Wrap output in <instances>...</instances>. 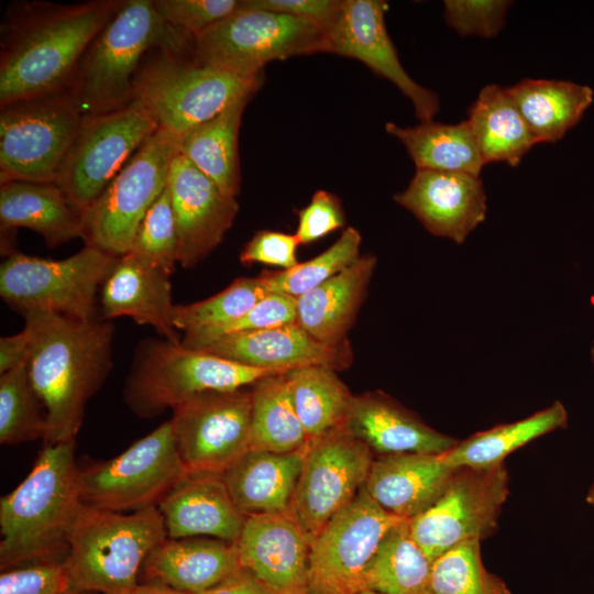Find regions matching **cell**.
Here are the masks:
<instances>
[{
	"label": "cell",
	"mask_w": 594,
	"mask_h": 594,
	"mask_svg": "<svg viewBox=\"0 0 594 594\" xmlns=\"http://www.w3.org/2000/svg\"><path fill=\"white\" fill-rule=\"evenodd\" d=\"M469 125L484 164L504 162L517 166L536 144L507 89L486 85L468 111Z\"/></svg>",
	"instance_id": "1f68e13d"
},
{
	"label": "cell",
	"mask_w": 594,
	"mask_h": 594,
	"mask_svg": "<svg viewBox=\"0 0 594 594\" xmlns=\"http://www.w3.org/2000/svg\"><path fill=\"white\" fill-rule=\"evenodd\" d=\"M455 470L444 463L440 455L377 457L365 488L383 509L411 519L437 501Z\"/></svg>",
	"instance_id": "4316f807"
},
{
	"label": "cell",
	"mask_w": 594,
	"mask_h": 594,
	"mask_svg": "<svg viewBox=\"0 0 594 594\" xmlns=\"http://www.w3.org/2000/svg\"><path fill=\"white\" fill-rule=\"evenodd\" d=\"M480 543L465 541L432 561V594H510L502 579L484 565Z\"/></svg>",
	"instance_id": "b9f144b4"
},
{
	"label": "cell",
	"mask_w": 594,
	"mask_h": 594,
	"mask_svg": "<svg viewBox=\"0 0 594 594\" xmlns=\"http://www.w3.org/2000/svg\"><path fill=\"white\" fill-rule=\"evenodd\" d=\"M64 594H100L95 592H65Z\"/></svg>",
	"instance_id": "9f6ffc18"
},
{
	"label": "cell",
	"mask_w": 594,
	"mask_h": 594,
	"mask_svg": "<svg viewBox=\"0 0 594 594\" xmlns=\"http://www.w3.org/2000/svg\"><path fill=\"white\" fill-rule=\"evenodd\" d=\"M394 200L436 237L461 244L486 218V194L477 175L417 169Z\"/></svg>",
	"instance_id": "44dd1931"
},
{
	"label": "cell",
	"mask_w": 594,
	"mask_h": 594,
	"mask_svg": "<svg viewBox=\"0 0 594 594\" xmlns=\"http://www.w3.org/2000/svg\"><path fill=\"white\" fill-rule=\"evenodd\" d=\"M510 6L504 0H448L444 1L447 24L461 36L495 37L505 23Z\"/></svg>",
	"instance_id": "bcb514c9"
},
{
	"label": "cell",
	"mask_w": 594,
	"mask_h": 594,
	"mask_svg": "<svg viewBox=\"0 0 594 594\" xmlns=\"http://www.w3.org/2000/svg\"><path fill=\"white\" fill-rule=\"evenodd\" d=\"M586 502L594 507V481L588 488L587 495H586Z\"/></svg>",
	"instance_id": "11a10c76"
},
{
	"label": "cell",
	"mask_w": 594,
	"mask_h": 594,
	"mask_svg": "<svg viewBox=\"0 0 594 594\" xmlns=\"http://www.w3.org/2000/svg\"><path fill=\"white\" fill-rule=\"evenodd\" d=\"M429 594H432V593H429Z\"/></svg>",
	"instance_id": "91938a15"
},
{
	"label": "cell",
	"mask_w": 594,
	"mask_h": 594,
	"mask_svg": "<svg viewBox=\"0 0 594 594\" xmlns=\"http://www.w3.org/2000/svg\"><path fill=\"white\" fill-rule=\"evenodd\" d=\"M195 349L244 365L282 372L307 365H324L339 372L353 362L349 341L323 343L297 322L224 334Z\"/></svg>",
	"instance_id": "7402d4cb"
},
{
	"label": "cell",
	"mask_w": 594,
	"mask_h": 594,
	"mask_svg": "<svg viewBox=\"0 0 594 594\" xmlns=\"http://www.w3.org/2000/svg\"><path fill=\"white\" fill-rule=\"evenodd\" d=\"M161 19L190 36L242 8V0H153Z\"/></svg>",
	"instance_id": "f6af8a7d"
},
{
	"label": "cell",
	"mask_w": 594,
	"mask_h": 594,
	"mask_svg": "<svg viewBox=\"0 0 594 594\" xmlns=\"http://www.w3.org/2000/svg\"><path fill=\"white\" fill-rule=\"evenodd\" d=\"M167 188L176 227L177 263L193 268L221 243L239 204L179 153L172 162Z\"/></svg>",
	"instance_id": "d6986e66"
},
{
	"label": "cell",
	"mask_w": 594,
	"mask_h": 594,
	"mask_svg": "<svg viewBox=\"0 0 594 594\" xmlns=\"http://www.w3.org/2000/svg\"><path fill=\"white\" fill-rule=\"evenodd\" d=\"M30 380L28 360L0 374V442L16 446L45 439L46 414Z\"/></svg>",
	"instance_id": "f35d334b"
},
{
	"label": "cell",
	"mask_w": 594,
	"mask_h": 594,
	"mask_svg": "<svg viewBox=\"0 0 594 594\" xmlns=\"http://www.w3.org/2000/svg\"><path fill=\"white\" fill-rule=\"evenodd\" d=\"M299 241L295 234L280 231H257L240 253L242 264H265L288 270L297 265Z\"/></svg>",
	"instance_id": "681fc988"
},
{
	"label": "cell",
	"mask_w": 594,
	"mask_h": 594,
	"mask_svg": "<svg viewBox=\"0 0 594 594\" xmlns=\"http://www.w3.org/2000/svg\"><path fill=\"white\" fill-rule=\"evenodd\" d=\"M122 2L16 6L1 25L0 106L68 89L86 50Z\"/></svg>",
	"instance_id": "6da1fadb"
},
{
	"label": "cell",
	"mask_w": 594,
	"mask_h": 594,
	"mask_svg": "<svg viewBox=\"0 0 594 594\" xmlns=\"http://www.w3.org/2000/svg\"><path fill=\"white\" fill-rule=\"evenodd\" d=\"M0 223L4 231L30 229L50 248L84 239L81 213L55 183H1Z\"/></svg>",
	"instance_id": "f546056e"
},
{
	"label": "cell",
	"mask_w": 594,
	"mask_h": 594,
	"mask_svg": "<svg viewBox=\"0 0 594 594\" xmlns=\"http://www.w3.org/2000/svg\"><path fill=\"white\" fill-rule=\"evenodd\" d=\"M385 130L402 142L417 169L480 176L485 165L466 120L457 124L431 120L414 127L387 122Z\"/></svg>",
	"instance_id": "836d02e7"
},
{
	"label": "cell",
	"mask_w": 594,
	"mask_h": 594,
	"mask_svg": "<svg viewBox=\"0 0 594 594\" xmlns=\"http://www.w3.org/2000/svg\"><path fill=\"white\" fill-rule=\"evenodd\" d=\"M157 129L135 100L119 110L82 116L54 183L82 215Z\"/></svg>",
	"instance_id": "7c38bea8"
},
{
	"label": "cell",
	"mask_w": 594,
	"mask_h": 594,
	"mask_svg": "<svg viewBox=\"0 0 594 594\" xmlns=\"http://www.w3.org/2000/svg\"><path fill=\"white\" fill-rule=\"evenodd\" d=\"M356 594H381V593H377V592H374V591H361Z\"/></svg>",
	"instance_id": "6f0895ef"
},
{
	"label": "cell",
	"mask_w": 594,
	"mask_h": 594,
	"mask_svg": "<svg viewBox=\"0 0 594 594\" xmlns=\"http://www.w3.org/2000/svg\"><path fill=\"white\" fill-rule=\"evenodd\" d=\"M186 473L169 419L118 457L81 469L84 503L119 513L157 507Z\"/></svg>",
	"instance_id": "4fadbf2b"
},
{
	"label": "cell",
	"mask_w": 594,
	"mask_h": 594,
	"mask_svg": "<svg viewBox=\"0 0 594 594\" xmlns=\"http://www.w3.org/2000/svg\"><path fill=\"white\" fill-rule=\"evenodd\" d=\"M119 256L86 244L63 260L12 251L0 266V295L20 314L40 310L91 320L96 297Z\"/></svg>",
	"instance_id": "9c48e42d"
},
{
	"label": "cell",
	"mask_w": 594,
	"mask_h": 594,
	"mask_svg": "<svg viewBox=\"0 0 594 594\" xmlns=\"http://www.w3.org/2000/svg\"><path fill=\"white\" fill-rule=\"evenodd\" d=\"M506 89L538 143L562 139L594 96L588 86L553 79H524Z\"/></svg>",
	"instance_id": "d6a6232c"
},
{
	"label": "cell",
	"mask_w": 594,
	"mask_h": 594,
	"mask_svg": "<svg viewBox=\"0 0 594 594\" xmlns=\"http://www.w3.org/2000/svg\"><path fill=\"white\" fill-rule=\"evenodd\" d=\"M568 413L564 405L556 400L549 407L531 416L495 426L458 441L449 451L440 454L452 468L490 469L504 463V459L530 441L565 428Z\"/></svg>",
	"instance_id": "e575fe53"
},
{
	"label": "cell",
	"mask_w": 594,
	"mask_h": 594,
	"mask_svg": "<svg viewBox=\"0 0 594 594\" xmlns=\"http://www.w3.org/2000/svg\"><path fill=\"white\" fill-rule=\"evenodd\" d=\"M432 561L411 535L409 519L393 526L366 565L361 591L429 594Z\"/></svg>",
	"instance_id": "d590c367"
},
{
	"label": "cell",
	"mask_w": 594,
	"mask_h": 594,
	"mask_svg": "<svg viewBox=\"0 0 594 594\" xmlns=\"http://www.w3.org/2000/svg\"><path fill=\"white\" fill-rule=\"evenodd\" d=\"M251 389L198 394L174 409L177 449L187 472L223 474L251 449Z\"/></svg>",
	"instance_id": "e0dca14e"
},
{
	"label": "cell",
	"mask_w": 594,
	"mask_h": 594,
	"mask_svg": "<svg viewBox=\"0 0 594 594\" xmlns=\"http://www.w3.org/2000/svg\"><path fill=\"white\" fill-rule=\"evenodd\" d=\"M508 493L504 463L490 469L457 468L437 501L409 519L411 535L433 561L460 543L491 536Z\"/></svg>",
	"instance_id": "9a60e30c"
},
{
	"label": "cell",
	"mask_w": 594,
	"mask_h": 594,
	"mask_svg": "<svg viewBox=\"0 0 594 594\" xmlns=\"http://www.w3.org/2000/svg\"><path fill=\"white\" fill-rule=\"evenodd\" d=\"M342 0H243L245 8L262 9L308 19L329 29Z\"/></svg>",
	"instance_id": "f907efd6"
},
{
	"label": "cell",
	"mask_w": 594,
	"mask_h": 594,
	"mask_svg": "<svg viewBox=\"0 0 594 594\" xmlns=\"http://www.w3.org/2000/svg\"><path fill=\"white\" fill-rule=\"evenodd\" d=\"M191 38L167 25L153 0H123L86 50L67 90L82 116L124 108L133 101V81L145 53L160 46L180 55Z\"/></svg>",
	"instance_id": "277c9868"
},
{
	"label": "cell",
	"mask_w": 594,
	"mask_h": 594,
	"mask_svg": "<svg viewBox=\"0 0 594 594\" xmlns=\"http://www.w3.org/2000/svg\"><path fill=\"white\" fill-rule=\"evenodd\" d=\"M263 79L264 74L240 76L163 51L140 67L133 81V100L144 107L158 128L179 138L237 100L254 96Z\"/></svg>",
	"instance_id": "52a82bcc"
},
{
	"label": "cell",
	"mask_w": 594,
	"mask_h": 594,
	"mask_svg": "<svg viewBox=\"0 0 594 594\" xmlns=\"http://www.w3.org/2000/svg\"><path fill=\"white\" fill-rule=\"evenodd\" d=\"M308 444L289 453L250 449L223 474L228 491L245 515L288 512Z\"/></svg>",
	"instance_id": "f1b7e54d"
},
{
	"label": "cell",
	"mask_w": 594,
	"mask_h": 594,
	"mask_svg": "<svg viewBox=\"0 0 594 594\" xmlns=\"http://www.w3.org/2000/svg\"><path fill=\"white\" fill-rule=\"evenodd\" d=\"M178 138L158 128L81 215L84 239L116 256L127 254L146 212L166 187Z\"/></svg>",
	"instance_id": "30bf717a"
},
{
	"label": "cell",
	"mask_w": 594,
	"mask_h": 594,
	"mask_svg": "<svg viewBox=\"0 0 594 594\" xmlns=\"http://www.w3.org/2000/svg\"><path fill=\"white\" fill-rule=\"evenodd\" d=\"M191 59L230 73L263 75L268 62L329 52L327 29L289 14L242 8L195 34Z\"/></svg>",
	"instance_id": "ba28073f"
},
{
	"label": "cell",
	"mask_w": 594,
	"mask_h": 594,
	"mask_svg": "<svg viewBox=\"0 0 594 594\" xmlns=\"http://www.w3.org/2000/svg\"><path fill=\"white\" fill-rule=\"evenodd\" d=\"M404 520L383 509L365 485L311 543L307 594H356L385 534Z\"/></svg>",
	"instance_id": "2e32d148"
},
{
	"label": "cell",
	"mask_w": 594,
	"mask_h": 594,
	"mask_svg": "<svg viewBox=\"0 0 594 594\" xmlns=\"http://www.w3.org/2000/svg\"><path fill=\"white\" fill-rule=\"evenodd\" d=\"M251 449L289 453L309 439L297 416L286 373L267 376L251 388Z\"/></svg>",
	"instance_id": "74e56055"
},
{
	"label": "cell",
	"mask_w": 594,
	"mask_h": 594,
	"mask_svg": "<svg viewBox=\"0 0 594 594\" xmlns=\"http://www.w3.org/2000/svg\"><path fill=\"white\" fill-rule=\"evenodd\" d=\"M286 378L309 441L344 422L353 394L338 376V371L324 365H307L286 372Z\"/></svg>",
	"instance_id": "8d00e7d4"
},
{
	"label": "cell",
	"mask_w": 594,
	"mask_h": 594,
	"mask_svg": "<svg viewBox=\"0 0 594 594\" xmlns=\"http://www.w3.org/2000/svg\"><path fill=\"white\" fill-rule=\"evenodd\" d=\"M81 118L67 89L1 107V183H54Z\"/></svg>",
	"instance_id": "8fae6325"
},
{
	"label": "cell",
	"mask_w": 594,
	"mask_h": 594,
	"mask_svg": "<svg viewBox=\"0 0 594 594\" xmlns=\"http://www.w3.org/2000/svg\"><path fill=\"white\" fill-rule=\"evenodd\" d=\"M376 257L361 255L323 284L297 298L296 322L317 340L340 344L355 322L376 267Z\"/></svg>",
	"instance_id": "83f0119b"
},
{
	"label": "cell",
	"mask_w": 594,
	"mask_h": 594,
	"mask_svg": "<svg viewBox=\"0 0 594 594\" xmlns=\"http://www.w3.org/2000/svg\"><path fill=\"white\" fill-rule=\"evenodd\" d=\"M84 504L75 439L45 444L28 476L0 499L1 571L64 562Z\"/></svg>",
	"instance_id": "3957f363"
},
{
	"label": "cell",
	"mask_w": 594,
	"mask_h": 594,
	"mask_svg": "<svg viewBox=\"0 0 594 594\" xmlns=\"http://www.w3.org/2000/svg\"><path fill=\"white\" fill-rule=\"evenodd\" d=\"M286 372L257 369L166 339H144L135 349L123 398L141 418L173 410L211 391H237Z\"/></svg>",
	"instance_id": "8992f818"
},
{
	"label": "cell",
	"mask_w": 594,
	"mask_h": 594,
	"mask_svg": "<svg viewBox=\"0 0 594 594\" xmlns=\"http://www.w3.org/2000/svg\"><path fill=\"white\" fill-rule=\"evenodd\" d=\"M344 425L374 454L440 455L458 439L425 424L384 393L353 395Z\"/></svg>",
	"instance_id": "d4e9b609"
},
{
	"label": "cell",
	"mask_w": 594,
	"mask_h": 594,
	"mask_svg": "<svg viewBox=\"0 0 594 594\" xmlns=\"http://www.w3.org/2000/svg\"><path fill=\"white\" fill-rule=\"evenodd\" d=\"M103 320L130 317L136 323L151 326L161 338L182 343L174 326L170 274L128 252L100 288Z\"/></svg>",
	"instance_id": "cb8c5ba5"
},
{
	"label": "cell",
	"mask_w": 594,
	"mask_h": 594,
	"mask_svg": "<svg viewBox=\"0 0 594 594\" xmlns=\"http://www.w3.org/2000/svg\"><path fill=\"white\" fill-rule=\"evenodd\" d=\"M63 562H38L3 570L0 594H64Z\"/></svg>",
	"instance_id": "7dc6e473"
},
{
	"label": "cell",
	"mask_w": 594,
	"mask_h": 594,
	"mask_svg": "<svg viewBox=\"0 0 594 594\" xmlns=\"http://www.w3.org/2000/svg\"><path fill=\"white\" fill-rule=\"evenodd\" d=\"M268 294L261 276L239 277L216 295L186 305H175L174 326L178 331H207L245 315Z\"/></svg>",
	"instance_id": "60d3db41"
},
{
	"label": "cell",
	"mask_w": 594,
	"mask_h": 594,
	"mask_svg": "<svg viewBox=\"0 0 594 594\" xmlns=\"http://www.w3.org/2000/svg\"><path fill=\"white\" fill-rule=\"evenodd\" d=\"M375 458L344 422L309 441L287 513L310 543L365 485Z\"/></svg>",
	"instance_id": "5bb4252c"
},
{
	"label": "cell",
	"mask_w": 594,
	"mask_h": 594,
	"mask_svg": "<svg viewBox=\"0 0 594 594\" xmlns=\"http://www.w3.org/2000/svg\"><path fill=\"white\" fill-rule=\"evenodd\" d=\"M167 538L158 507L119 513L82 504L68 538L66 592L128 594L148 553Z\"/></svg>",
	"instance_id": "5b68a950"
},
{
	"label": "cell",
	"mask_w": 594,
	"mask_h": 594,
	"mask_svg": "<svg viewBox=\"0 0 594 594\" xmlns=\"http://www.w3.org/2000/svg\"><path fill=\"white\" fill-rule=\"evenodd\" d=\"M252 97L237 100L215 118L178 138V153L232 198H237L241 185L239 131Z\"/></svg>",
	"instance_id": "4dcf8cb0"
},
{
	"label": "cell",
	"mask_w": 594,
	"mask_h": 594,
	"mask_svg": "<svg viewBox=\"0 0 594 594\" xmlns=\"http://www.w3.org/2000/svg\"><path fill=\"white\" fill-rule=\"evenodd\" d=\"M297 213L298 227L295 235L300 245L316 242L345 224L340 199L324 189L317 190L310 202Z\"/></svg>",
	"instance_id": "c3c4849f"
},
{
	"label": "cell",
	"mask_w": 594,
	"mask_h": 594,
	"mask_svg": "<svg viewBox=\"0 0 594 594\" xmlns=\"http://www.w3.org/2000/svg\"><path fill=\"white\" fill-rule=\"evenodd\" d=\"M129 252L170 275L174 273L177 235L167 184L142 220Z\"/></svg>",
	"instance_id": "7bdbcfd3"
},
{
	"label": "cell",
	"mask_w": 594,
	"mask_h": 594,
	"mask_svg": "<svg viewBox=\"0 0 594 594\" xmlns=\"http://www.w3.org/2000/svg\"><path fill=\"white\" fill-rule=\"evenodd\" d=\"M128 594H189L156 583H139Z\"/></svg>",
	"instance_id": "db71d44e"
},
{
	"label": "cell",
	"mask_w": 594,
	"mask_h": 594,
	"mask_svg": "<svg viewBox=\"0 0 594 594\" xmlns=\"http://www.w3.org/2000/svg\"><path fill=\"white\" fill-rule=\"evenodd\" d=\"M235 543L240 566L272 594H307L311 543L288 513L246 516Z\"/></svg>",
	"instance_id": "ffe728a7"
},
{
	"label": "cell",
	"mask_w": 594,
	"mask_h": 594,
	"mask_svg": "<svg viewBox=\"0 0 594 594\" xmlns=\"http://www.w3.org/2000/svg\"><path fill=\"white\" fill-rule=\"evenodd\" d=\"M167 538L208 537L237 542L246 516L222 474L187 472L158 504Z\"/></svg>",
	"instance_id": "603a6c76"
},
{
	"label": "cell",
	"mask_w": 594,
	"mask_h": 594,
	"mask_svg": "<svg viewBox=\"0 0 594 594\" xmlns=\"http://www.w3.org/2000/svg\"><path fill=\"white\" fill-rule=\"evenodd\" d=\"M297 298L280 294L268 293L245 315L227 324L198 332H186L182 337V344L195 349L215 338L267 329L296 322Z\"/></svg>",
	"instance_id": "ee69618b"
},
{
	"label": "cell",
	"mask_w": 594,
	"mask_h": 594,
	"mask_svg": "<svg viewBox=\"0 0 594 594\" xmlns=\"http://www.w3.org/2000/svg\"><path fill=\"white\" fill-rule=\"evenodd\" d=\"M387 2L342 0L328 29L329 52L354 58L373 73L393 82L414 105L421 122L431 121L440 110L437 94L415 81L404 69L385 24Z\"/></svg>",
	"instance_id": "ac0fdd59"
},
{
	"label": "cell",
	"mask_w": 594,
	"mask_h": 594,
	"mask_svg": "<svg viewBox=\"0 0 594 594\" xmlns=\"http://www.w3.org/2000/svg\"><path fill=\"white\" fill-rule=\"evenodd\" d=\"M591 356H592V362H593V366H594V342H593V345H592V349H591Z\"/></svg>",
	"instance_id": "680465c9"
},
{
	"label": "cell",
	"mask_w": 594,
	"mask_h": 594,
	"mask_svg": "<svg viewBox=\"0 0 594 594\" xmlns=\"http://www.w3.org/2000/svg\"><path fill=\"white\" fill-rule=\"evenodd\" d=\"M32 336L28 370L47 421L45 444L76 438L88 400L112 369L114 326L48 311L23 314Z\"/></svg>",
	"instance_id": "7a4b0ae2"
},
{
	"label": "cell",
	"mask_w": 594,
	"mask_h": 594,
	"mask_svg": "<svg viewBox=\"0 0 594 594\" xmlns=\"http://www.w3.org/2000/svg\"><path fill=\"white\" fill-rule=\"evenodd\" d=\"M197 594H272L251 572L240 568L217 585Z\"/></svg>",
	"instance_id": "f5cc1de1"
},
{
	"label": "cell",
	"mask_w": 594,
	"mask_h": 594,
	"mask_svg": "<svg viewBox=\"0 0 594 594\" xmlns=\"http://www.w3.org/2000/svg\"><path fill=\"white\" fill-rule=\"evenodd\" d=\"M31 345L32 336L26 326L15 334L2 337L0 339V374L26 361L30 355Z\"/></svg>",
	"instance_id": "816d5d0a"
},
{
	"label": "cell",
	"mask_w": 594,
	"mask_h": 594,
	"mask_svg": "<svg viewBox=\"0 0 594 594\" xmlns=\"http://www.w3.org/2000/svg\"><path fill=\"white\" fill-rule=\"evenodd\" d=\"M235 542L216 538H166L146 557L142 583H156L179 592H204L240 569Z\"/></svg>",
	"instance_id": "484cf974"
},
{
	"label": "cell",
	"mask_w": 594,
	"mask_h": 594,
	"mask_svg": "<svg viewBox=\"0 0 594 594\" xmlns=\"http://www.w3.org/2000/svg\"><path fill=\"white\" fill-rule=\"evenodd\" d=\"M361 242L359 230L348 227L338 240L319 255L288 270L264 271L260 276L268 293L298 298L354 263L361 256Z\"/></svg>",
	"instance_id": "ab89813d"
}]
</instances>
